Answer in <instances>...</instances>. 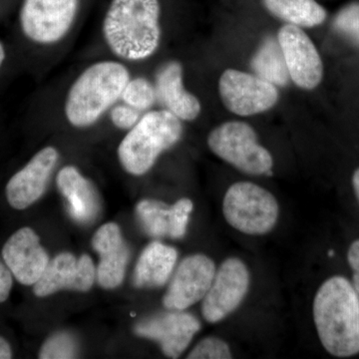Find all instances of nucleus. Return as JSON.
<instances>
[{"instance_id":"f257e3e1","label":"nucleus","mask_w":359,"mask_h":359,"mask_svg":"<svg viewBox=\"0 0 359 359\" xmlns=\"http://www.w3.org/2000/svg\"><path fill=\"white\" fill-rule=\"evenodd\" d=\"M159 0H112L102 23L105 44L116 57L139 62L159 49Z\"/></svg>"},{"instance_id":"f03ea898","label":"nucleus","mask_w":359,"mask_h":359,"mask_svg":"<svg viewBox=\"0 0 359 359\" xmlns=\"http://www.w3.org/2000/svg\"><path fill=\"white\" fill-rule=\"evenodd\" d=\"M314 325L323 346L337 358L359 353V294L344 276L325 280L313 304Z\"/></svg>"},{"instance_id":"7ed1b4c3","label":"nucleus","mask_w":359,"mask_h":359,"mask_svg":"<svg viewBox=\"0 0 359 359\" xmlns=\"http://www.w3.org/2000/svg\"><path fill=\"white\" fill-rule=\"evenodd\" d=\"M124 63L100 60L85 68L71 84L65 101V116L71 126L89 128L121 99L131 78Z\"/></svg>"},{"instance_id":"20e7f679","label":"nucleus","mask_w":359,"mask_h":359,"mask_svg":"<svg viewBox=\"0 0 359 359\" xmlns=\"http://www.w3.org/2000/svg\"><path fill=\"white\" fill-rule=\"evenodd\" d=\"M183 132L182 120L166 109L144 113L118 146L120 164L132 176H143L181 140Z\"/></svg>"},{"instance_id":"39448f33","label":"nucleus","mask_w":359,"mask_h":359,"mask_svg":"<svg viewBox=\"0 0 359 359\" xmlns=\"http://www.w3.org/2000/svg\"><path fill=\"white\" fill-rule=\"evenodd\" d=\"M223 215L235 230L262 236L275 228L280 207L275 196L263 187L252 182H237L224 194Z\"/></svg>"},{"instance_id":"423d86ee","label":"nucleus","mask_w":359,"mask_h":359,"mask_svg":"<svg viewBox=\"0 0 359 359\" xmlns=\"http://www.w3.org/2000/svg\"><path fill=\"white\" fill-rule=\"evenodd\" d=\"M208 146L219 159L243 173L261 176L273 169V156L259 143L256 132L247 123L219 125L208 137Z\"/></svg>"},{"instance_id":"0eeeda50","label":"nucleus","mask_w":359,"mask_h":359,"mask_svg":"<svg viewBox=\"0 0 359 359\" xmlns=\"http://www.w3.org/2000/svg\"><path fill=\"white\" fill-rule=\"evenodd\" d=\"M80 0H23L20 28L33 43L51 46L67 36L76 21Z\"/></svg>"},{"instance_id":"6e6552de","label":"nucleus","mask_w":359,"mask_h":359,"mask_svg":"<svg viewBox=\"0 0 359 359\" xmlns=\"http://www.w3.org/2000/svg\"><path fill=\"white\" fill-rule=\"evenodd\" d=\"M250 285L249 269L242 259L229 257L224 261L217 269L211 287L203 299L205 320L218 323L228 318L244 302Z\"/></svg>"},{"instance_id":"1a4fd4ad","label":"nucleus","mask_w":359,"mask_h":359,"mask_svg":"<svg viewBox=\"0 0 359 359\" xmlns=\"http://www.w3.org/2000/svg\"><path fill=\"white\" fill-rule=\"evenodd\" d=\"M219 92L224 107L238 116L266 112L278 100L276 85L257 75L236 69H226L222 74Z\"/></svg>"},{"instance_id":"9d476101","label":"nucleus","mask_w":359,"mask_h":359,"mask_svg":"<svg viewBox=\"0 0 359 359\" xmlns=\"http://www.w3.org/2000/svg\"><path fill=\"white\" fill-rule=\"evenodd\" d=\"M216 264L205 255L195 254L185 257L179 264L163 304L168 309L185 311L203 301L216 275Z\"/></svg>"},{"instance_id":"9b49d317","label":"nucleus","mask_w":359,"mask_h":359,"mask_svg":"<svg viewBox=\"0 0 359 359\" xmlns=\"http://www.w3.org/2000/svg\"><path fill=\"white\" fill-rule=\"evenodd\" d=\"M137 323L134 332L160 344L165 355L178 358L201 330V323L192 313L169 309Z\"/></svg>"},{"instance_id":"f8f14e48","label":"nucleus","mask_w":359,"mask_h":359,"mask_svg":"<svg viewBox=\"0 0 359 359\" xmlns=\"http://www.w3.org/2000/svg\"><path fill=\"white\" fill-rule=\"evenodd\" d=\"M278 41L292 82L299 88H316L323 80V63L306 32L299 26L287 25L278 32Z\"/></svg>"},{"instance_id":"ddd939ff","label":"nucleus","mask_w":359,"mask_h":359,"mask_svg":"<svg viewBox=\"0 0 359 359\" xmlns=\"http://www.w3.org/2000/svg\"><path fill=\"white\" fill-rule=\"evenodd\" d=\"M59 157L57 149L47 146L11 177L6 194L7 202L13 209L18 211L27 209L44 195Z\"/></svg>"},{"instance_id":"4468645a","label":"nucleus","mask_w":359,"mask_h":359,"mask_svg":"<svg viewBox=\"0 0 359 359\" xmlns=\"http://www.w3.org/2000/svg\"><path fill=\"white\" fill-rule=\"evenodd\" d=\"M96 269L91 257H77L71 252H61L49 262L48 266L35 283L33 292L45 297L62 290L86 292L93 287Z\"/></svg>"},{"instance_id":"2eb2a0df","label":"nucleus","mask_w":359,"mask_h":359,"mask_svg":"<svg viewBox=\"0 0 359 359\" xmlns=\"http://www.w3.org/2000/svg\"><path fill=\"white\" fill-rule=\"evenodd\" d=\"M2 259L23 285L39 282L50 262L39 235L29 226L20 229L7 240L2 248Z\"/></svg>"},{"instance_id":"dca6fc26","label":"nucleus","mask_w":359,"mask_h":359,"mask_svg":"<svg viewBox=\"0 0 359 359\" xmlns=\"http://www.w3.org/2000/svg\"><path fill=\"white\" fill-rule=\"evenodd\" d=\"M92 247L100 257L96 278L105 290L119 287L124 280L130 259L129 245L125 242L121 229L115 223H107L97 230Z\"/></svg>"},{"instance_id":"f3484780","label":"nucleus","mask_w":359,"mask_h":359,"mask_svg":"<svg viewBox=\"0 0 359 359\" xmlns=\"http://www.w3.org/2000/svg\"><path fill=\"white\" fill-rule=\"evenodd\" d=\"M193 209V202L188 198H182L172 205L146 199L138 203L136 214L148 235L181 238L186 235Z\"/></svg>"},{"instance_id":"a211bd4d","label":"nucleus","mask_w":359,"mask_h":359,"mask_svg":"<svg viewBox=\"0 0 359 359\" xmlns=\"http://www.w3.org/2000/svg\"><path fill=\"white\" fill-rule=\"evenodd\" d=\"M183 76V66L179 61L161 65L154 81L157 102L182 121H194L199 117L202 106L197 97L187 91Z\"/></svg>"},{"instance_id":"6ab92c4d","label":"nucleus","mask_w":359,"mask_h":359,"mask_svg":"<svg viewBox=\"0 0 359 359\" xmlns=\"http://www.w3.org/2000/svg\"><path fill=\"white\" fill-rule=\"evenodd\" d=\"M59 192L67 202L68 211L80 224L93 221L100 211V197L95 185L72 165L63 167L56 177Z\"/></svg>"},{"instance_id":"aec40b11","label":"nucleus","mask_w":359,"mask_h":359,"mask_svg":"<svg viewBox=\"0 0 359 359\" xmlns=\"http://www.w3.org/2000/svg\"><path fill=\"white\" fill-rule=\"evenodd\" d=\"M178 252L171 245L153 242L144 249L134 271V285L139 289L163 287L173 273Z\"/></svg>"},{"instance_id":"412c9836","label":"nucleus","mask_w":359,"mask_h":359,"mask_svg":"<svg viewBox=\"0 0 359 359\" xmlns=\"http://www.w3.org/2000/svg\"><path fill=\"white\" fill-rule=\"evenodd\" d=\"M263 4L273 16L299 27H316L327 18V11L316 0H263Z\"/></svg>"},{"instance_id":"4be33fe9","label":"nucleus","mask_w":359,"mask_h":359,"mask_svg":"<svg viewBox=\"0 0 359 359\" xmlns=\"http://www.w3.org/2000/svg\"><path fill=\"white\" fill-rule=\"evenodd\" d=\"M252 67L257 76L271 84L285 86L289 83V70L278 40L269 39L264 41L252 58Z\"/></svg>"},{"instance_id":"5701e85b","label":"nucleus","mask_w":359,"mask_h":359,"mask_svg":"<svg viewBox=\"0 0 359 359\" xmlns=\"http://www.w3.org/2000/svg\"><path fill=\"white\" fill-rule=\"evenodd\" d=\"M120 101L142 113L152 110L153 106L157 102L154 82L144 76L130 78L123 90Z\"/></svg>"},{"instance_id":"b1692460","label":"nucleus","mask_w":359,"mask_h":359,"mask_svg":"<svg viewBox=\"0 0 359 359\" xmlns=\"http://www.w3.org/2000/svg\"><path fill=\"white\" fill-rule=\"evenodd\" d=\"M78 353L76 339L69 332H60L45 340L40 348V359L75 358Z\"/></svg>"},{"instance_id":"393cba45","label":"nucleus","mask_w":359,"mask_h":359,"mask_svg":"<svg viewBox=\"0 0 359 359\" xmlns=\"http://www.w3.org/2000/svg\"><path fill=\"white\" fill-rule=\"evenodd\" d=\"M231 358L233 354L229 344L224 340L214 337L201 340L187 356L189 359H231Z\"/></svg>"},{"instance_id":"a878e982","label":"nucleus","mask_w":359,"mask_h":359,"mask_svg":"<svg viewBox=\"0 0 359 359\" xmlns=\"http://www.w3.org/2000/svg\"><path fill=\"white\" fill-rule=\"evenodd\" d=\"M334 26L340 32L359 43V4L344 7L335 16Z\"/></svg>"},{"instance_id":"bb28decb","label":"nucleus","mask_w":359,"mask_h":359,"mask_svg":"<svg viewBox=\"0 0 359 359\" xmlns=\"http://www.w3.org/2000/svg\"><path fill=\"white\" fill-rule=\"evenodd\" d=\"M144 113L125 103H116L109 111L111 122L116 128L129 131L138 123Z\"/></svg>"},{"instance_id":"cd10ccee","label":"nucleus","mask_w":359,"mask_h":359,"mask_svg":"<svg viewBox=\"0 0 359 359\" xmlns=\"http://www.w3.org/2000/svg\"><path fill=\"white\" fill-rule=\"evenodd\" d=\"M13 276L4 259H0V304L6 302L11 294L13 285Z\"/></svg>"},{"instance_id":"c85d7f7f","label":"nucleus","mask_w":359,"mask_h":359,"mask_svg":"<svg viewBox=\"0 0 359 359\" xmlns=\"http://www.w3.org/2000/svg\"><path fill=\"white\" fill-rule=\"evenodd\" d=\"M347 262L353 271V285L359 294V238L354 241L347 252Z\"/></svg>"},{"instance_id":"c756f323","label":"nucleus","mask_w":359,"mask_h":359,"mask_svg":"<svg viewBox=\"0 0 359 359\" xmlns=\"http://www.w3.org/2000/svg\"><path fill=\"white\" fill-rule=\"evenodd\" d=\"M13 358V349L11 344L4 337H0V359Z\"/></svg>"},{"instance_id":"7c9ffc66","label":"nucleus","mask_w":359,"mask_h":359,"mask_svg":"<svg viewBox=\"0 0 359 359\" xmlns=\"http://www.w3.org/2000/svg\"><path fill=\"white\" fill-rule=\"evenodd\" d=\"M353 187L354 193H355L356 198L359 201V168L355 170L353 176Z\"/></svg>"},{"instance_id":"2f4dec72","label":"nucleus","mask_w":359,"mask_h":359,"mask_svg":"<svg viewBox=\"0 0 359 359\" xmlns=\"http://www.w3.org/2000/svg\"><path fill=\"white\" fill-rule=\"evenodd\" d=\"M6 48H4V45L2 44V42L0 41V68L2 67V65H4V61H6Z\"/></svg>"}]
</instances>
